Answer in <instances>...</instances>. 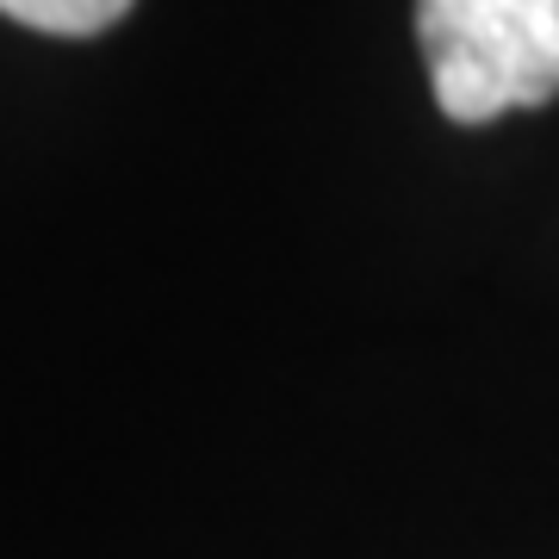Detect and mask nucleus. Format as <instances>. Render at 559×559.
<instances>
[{"label": "nucleus", "mask_w": 559, "mask_h": 559, "mask_svg": "<svg viewBox=\"0 0 559 559\" xmlns=\"http://www.w3.org/2000/svg\"><path fill=\"white\" fill-rule=\"evenodd\" d=\"M417 44L454 124L559 100V0H417Z\"/></svg>", "instance_id": "1"}, {"label": "nucleus", "mask_w": 559, "mask_h": 559, "mask_svg": "<svg viewBox=\"0 0 559 559\" xmlns=\"http://www.w3.org/2000/svg\"><path fill=\"white\" fill-rule=\"evenodd\" d=\"M0 13L50 38H94L131 13V0H0Z\"/></svg>", "instance_id": "2"}]
</instances>
